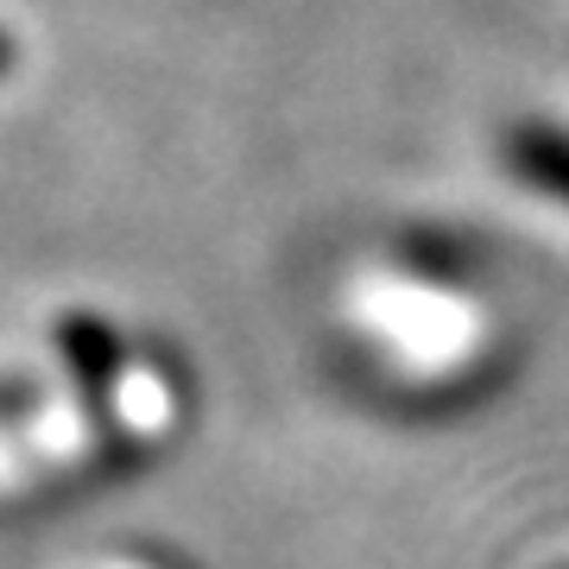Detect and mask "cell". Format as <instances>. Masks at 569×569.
<instances>
[{
	"label": "cell",
	"instance_id": "6da1fadb",
	"mask_svg": "<svg viewBox=\"0 0 569 569\" xmlns=\"http://www.w3.org/2000/svg\"><path fill=\"white\" fill-rule=\"evenodd\" d=\"M58 355H63L70 380H77V392L89 406H102L108 392H114V380H121V336H114V323L96 317V310H63Z\"/></svg>",
	"mask_w": 569,
	"mask_h": 569
},
{
	"label": "cell",
	"instance_id": "7a4b0ae2",
	"mask_svg": "<svg viewBox=\"0 0 569 569\" xmlns=\"http://www.w3.org/2000/svg\"><path fill=\"white\" fill-rule=\"evenodd\" d=\"M507 171L550 203H569V127L550 121L507 127Z\"/></svg>",
	"mask_w": 569,
	"mask_h": 569
},
{
	"label": "cell",
	"instance_id": "3957f363",
	"mask_svg": "<svg viewBox=\"0 0 569 569\" xmlns=\"http://www.w3.org/2000/svg\"><path fill=\"white\" fill-rule=\"evenodd\" d=\"M7 70H13V39L0 32V77H7Z\"/></svg>",
	"mask_w": 569,
	"mask_h": 569
}]
</instances>
